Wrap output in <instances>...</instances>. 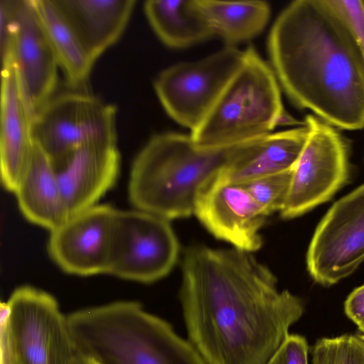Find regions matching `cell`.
Masks as SVG:
<instances>
[{
	"label": "cell",
	"instance_id": "obj_1",
	"mask_svg": "<svg viewBox=\"0 0 364 364\" xmlns=\"http://www.w3.org/2000/svg\"><path fill=\"white\" fill-rule=\"evenodd\" d=\"M180 299L189 341L207 364H264L304 311L267 266L235 247H188Z\"/></svg>",
	"mask_w": 364,
	"mask_h": 364
},
{
	"label": "cell",
	"instance_id": "obj_2",
	"mask_svg": "<svg viewBox=\"0 0 364 364\" xmlns=\"http://www.w3.org/2000/svg\"><path fill=\"white\" fill-rule=\"evenodd\" d=\"M271 67L289 99L334 127L364 128V56L331 0H296L268 38Z\"/></svg>",
	"mask_w": 364,
	"mask_h": 364
},
{
	"label": "cell",
	"instance_id": "obj_3",
	"mask_svg": "<svg viewBox=\"0 0 364 364\" xmlns=\"http://www.w3.org/2000/svg\"><path fill=\"white\" fill-rule=\"evenodd\" d=\"M67 322L76 353L94 364H207L190 341L136 301L80 309Z\"/></svg>",
	"mask_w": 364,
	"mask_h": 364
},
{
	"label": "cell",
	"instance_id": "obj_4",
	"mask_svg": "<svg viewBox=\"0 0 364 364\" xmlns=\"http://www.w3.org/2000/svg\"><path fill=\"white\" fill-rule=\"evenodd\" d=\"M235 146L206 149L197 146L191 134L154 136L133 161L128 185L131 203L136 209L167 220L190 216Z\"/></svg>",
	"mask_w": 364,
	"mask_h": 364
},
{
	"label": "cell",
	"instance_id": "obj_5",
	"mask_svg": "<svg viewBox=\"0 0 364 364\" xmlns=\"http://www.w3.org/2000/svg\"><path fill=\"white\" fill-rule=\"evenodd\" d=\"M284 109L274 70L250 46L242 65L191 136L203 149L232 147L272 133Z\"/></svg>",
	"mask_w": 364,
	"mask_h": 364
},
{
	"label": "cell",
	"instance_id": "obj_6",
	"mask_svg": "<svg viewBox=\"0 0 364 364\" xmlns=\"http://www.w3.org/2000/svg\"><path fill=\"white\" fill-rule=\"evenodd\" d=\"M0 333L18 364H73L76 355L56 299L31 286L16 288L1 303Z\"/></svg>",
	"mask_w": 364,
	"mask_h": 364
},
{
	"label": "cell",
	"instance_id": "obj_7",
	"mask_svg": "<svg viewBox=\"0 0 364 364\" xmlns=\"http://www.w3.org/2000/svg\"><path fill=\"white\" fill-rule=\"evenodd\" d=\"M244 58L245 50L227 46L200 60L173 65L155 78V92L168 116L192 132L208 116Z\"/></svg>",
	"mask_w": 364,
	"mask_h": 364
},
{
	"label": "cell",
	"instance_id": "obj_8",
	"mask_svg": "<svg viewBox=\"0 0 364 364\" xmlns=\"http://www.w3.org/2000/svg\"><path fill=\"white\" fill-rule=\"evenodd\" d=\"M35 143L53 164L85 145L117 143L116 108L82 92L51 97L34 114Z\"/></svg>",
	"mask_w": 364,
	"mask_h": 364
},
{
	"label": "cell",
	"instance_id": "obj_9",
	"mask_svg": "<svg viewBox=\"0 0 364 364\" xmlns=\"http://www.w3.org/2000/svg\"><path fill=\"white\" fill-rule=\"evenodd\" d=\"M304 122L309 136L291 171L280 210L284 218L299 216L326 202L348 178V149L343 137L315 115H307Z\"/></svg>",
	"mask_w": 364,
	"mask_h": 364
},
{
	"label": "cell",
	"instance_id": "obj_10",
	"mask_svg": "<svg viewBox=\"0 0 364 364\" xmlns=\"http://www.w3.org/2000/svg\"><path fill=\"white\" fill-rule=\"evenodd\" d=\"M179 252L168 220L138 209L116 215L109 274L141 283L166 276Z\"/></svg>",
	"mask_w": 364,
	"mask_h": 364
},
{
	"label": "cell",
	"instance_id": "obj_11",
	"mask_svg": "<svg viewBox=\"0 0 364 364\" xmlns=\"http://www.w3.org/2000/svg\"><path fill=\"white\" fill-rule=\"evenodd\" d=\"M364 260V183L336 202L318 223L306 264L317 283L333 285Z\"/></svg>",
	"mask_w": 364,
	"mask_h": 364
},
{
	"label": "cell",
	"instance_id": "obj_12",
	"mask_svg": "<svg viewBox=\"0 0 364 364\" xmlns=\"http://www.w3.org/2000/svg\"><path fill=\"white\" fill-rule=\"evenodd\" d=\"M11 29V52L20 87L33 114L51 97L59 64L31 0H1Z\"/></svg>",
	"mask_w": 364,
	"mask_h": 364
},
{
	"label": "cell",
	"instance_id": "obj_13",
	"mask_svg": "<svg viewBox=\"0 0 364 364\" xmlns=\"http://www.w3.org/2000/svg\"><path fill=\"white\" fill-rule=\"evenodd\" d=\"M117 210L95 205L70 215L50 231L48 251L65 272L77 276L109 274Z\"/></svg>",
	"mask_w": 364,
	"mask_h": 364
},
{
	"label": "cell",
	"instance_id": "obj_14",
	"mask_svg": "<svg viewBox=\"0 0 364 364\" xmlns=\"http://www.w3.org/2000/svg\"><path fill=\"white\" fill-rule=\"evenodd\" d=\"M194 214L217 238L253 252L262 245L259 232L268 215L242 184L219 176L199 196Z\"/></svg>",
	"mask_w": 364,
	"mask_h": 364
},
{
	"label": "cell",
	"instance_id": "obj_15",
	"mask_svg": "<svg viewBox=\"0 0 364 364\" xmlns=\"http://www.w3.org/2000/svg\"><path fill=\"white\" fill-rule=\"evenodd\" d=\"M1 62V180L4 188L14 193L32 158L33 115L21 92L12 53Z\"/></svg>",
	"mask_w": 364,
	"mask_h": 364
},
{
	"label": "cell",
	"instance_id": "obj_16",
	"mask_svg": "<svg viewBox=\"0 0 364 364\" xmlns=\"http://www.w3.org/2000/svg\"><path fill=\"white\" fill-rule=\"evenodd\" d=\"M69 215L97 205L115 183L120 167L117 143L82 146L53 164Z\"/></svg>",
	"mask_w": 364,
	"mask_h": 364
},
{
	"label": "cell",
	"instance_id": "obj_17",
	"mask_svg": "<svg viewBox=\"0 0 364 364\" xmlns=\"http://www.w3.org/2000/svg\"><path fill=\"white\" fill-rule=\"evenodd\" d=\"M309 129L305 125L272 132L235 146L220 176L226 181L244 184L253 180L291 171L306 144Z\"/></svg>",
	"mask_w": 364,
	"mask_h": 364
},
{
	"label": "cell",
	"instance_id": "obj_18",
	"mask_svg": "<svg viewBox=\"0 0 364 364\" xmlns=\"http://www.w3.org/2000/svg\"><path fill=\"white\" fill-rule=\"evenodd\" d=\"M95 62L123 33L135 0H53Z\"/></svg>",
	"mask_w": 364,
	"mask_h": 364
},
{
	"label": "cell",
	"instance_id": "obj_19",
	"mask_svg": "<svg viewBox=\"0 0 364 364\" xmlns=\"http://www.w3.org/2000/svg\"><path fill=\"white\" fill-rule=\"evenodd\" d=\"M14 193L23 215L49 231L70 216L52 161L36 143L31 162Z\"/></svg>",
	"mask_w": 364,
	"mask_h": 364
},
{
	"label": "cell",
	"instance_id": "obj_20",
	"mask_svg": "<svg viewBox=\"0 0 364 364\" xmlns=\"http://www.w3.org/2000/svg\"><path fill=\"white\" fill-rule=\"evenodd\" d=\"M144 9L154 31L168 47L185 48L213 36L196 0H149Z\"/></svg>",
	"mask_w": 364,
	"mask_h": 364
},
{
	"label": "cell",
	"instance_id": "obj_21",
	"mask_svg": "<svg viewBox=\"0 0 364 364\" xmlns=\"http://www.w3.org/2000/svg\"><path fill=\"white\" fill-rule=\"evenodd\" d=\"M212 30L232 46L252 39L267 26L270 8L261 1H223L196 0Z\"/></svg>",
	"mask_w": 364,
	"mask_h": 364
},
{
	"label": "cell",
	"instance_id": "obj_22",
	"mask_svg": "<svg viewBox=\"0 0 364 364\" xmlns=\"http://www.w3.org/2000/svg\"><path fill=\"white\" fill-rule=\"evenodd\" d=\"M68 83H85L94 61L53 0H31Z\"/></svg>",
	"mask_w": 364,
	"mask_h": 364
},
{
	"label": "cell",
	"instance_id": "obj_23",
	"mask_svg": "<svg viewBox=\"0 0 364 364\" xmlns=\"http://www.w3.org/2000/svg\"><path fill=\"white\" fill-rule=\"evenodd\" d=\"M312 364H364V340L350 334L321 338L313 347Z\"/></svg>",
	"mask_w": 364,
	"mask_h": 364
},
{
	"label": "cell",
	"instance_id": "obj_24",
	"mask_svg": "<svg viewBox=\"0 0 364 364\" xmlns=\"http://www.w3.org/2000/svg\"><path fill=\"white\" fill-rule=\"evenodd\" d=\"M291 171L266 176L242 185L269 215L276 210H281L289 191Z\"/></svg>",
	"mask_w": 364,
	"mask_h": 364
},
{
	"label": "cell",
	"instance_id": "obj_25",
	"mask_svg": "<svg viewBox=\"0 0 364 364\" xmlns=\"http://www.w3.org/2000/svg\"><path fill=\"white\" fill-rule=\"evenodd\" d=\"M309 346L306 338L289 334L264 364H309Z\"/></svg>",
	"mask_w": 364,
	"mask_h": 364
},
{
	"label": "cell",
	"instance_id": "obj_26",
	"mask_svg": "<svg viewBox=\"0 0 364 364\" xmlns=\"http://www.w3.org/2000/svg\"><path fill=\"white\" fill-rule=\"evenodd\" d=\"M349 26L364 56V7L362 1L331 0Z\"/></svg>",
	"mask_w": 364,
	"mask_h": 364
},
{
	"label": "cell",
	"instance_id": "obj_27",
	"mask_svg": "<svg viewBox=\"0 0 364 364\" xmlns=\"http://www.w3.org/2000/svg\"><path fill=\"white\" fill-rule=\"evenodd\" d=\"M344 311L357 326L364 320V284L349 294L344 304Z\"/></svg>",
	"mask_w": 364,
	"mask_h": 364
},
{
	"label": "cell",
	"instance_id": "obj_28",
	"mask_svg": "<svg viewBox=\"0 0 364 364\" xmlns=\"http://www.w3.org/2000/svg\"><path fill=\"white\" fill-rule=\"evenodd\" d=\"M0 364H18L5 335L0 334Z\"/></svg>",
	"mask_w": 364,
	"mask_h": 364
},
{
	"label": "cell",
	"instance_id": "obj_29",
	"mask_svg": "<svg viewBox=\"0 0 364 364\" xmlns=\"http://www.w3.org/2000/svg\"><path fill=\"white\" fill-rule=\"evenodd\" d=\"M305 125V122H302L295 119L291 114L284 109V111L280 114L278 119L277 121L276 127H283V126H304Z\"/></svg>",
	"mask_w": 364,
	"mask_h": 364
},
{
	"label": "cell",
	"instance_id": "obj_30",
	"mask_svg": "<svg viewBox=\"0 0 364 364\" xmlns=\"http://www.w3.org/2000/svg\"><path fill=\"white\" fill-rule=\"evenodd\" d=\"M73 364H94L87 359L76 353Z\"/></svg>",
	"mask_w": 364,
	"mask_h": 364
},
{
	"label": "cell",
	"instance_id": "obj_31",
	"mask_svg": "<svg viewBox=\"0 0 364 364\" xmlns=\"http://www.w3.org/2000/svg\"><path fill=\"white\" fill-rule=\"evenodd\" d=\"M358 330L362 333L360 337L364 340V320L358 325Z\"/></svg>",
	"mask_w": 364,
	"mask_h": 364
},
{
	"label": "cell",
	"instance_id": "obj_32",
	"mask_svg": "<svg viewBox=\"0 0 364 364\" xmlns=\"http://www.w3.org/2000/svg\"><path fill=\"white\" fill-rule=\"evenodd\" d=\"M362 3H363V7H364V0L362 1Z\"/></svg>",
	"mask_w": 364,
	"mask_h": 364
}]
</instances>
